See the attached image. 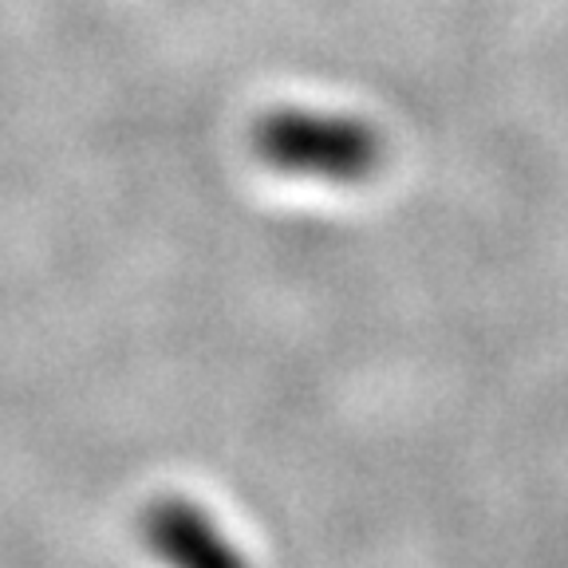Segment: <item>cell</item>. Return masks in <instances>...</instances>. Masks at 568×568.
I'll list each match as a JSON object with an SVG mask.
<instances>
[{
	"instance_id": "cell-1",
	"label": "cell",
	"mask_w": 568,
	"mask_h": 568,
	"mask_svg": "<svg viewBox=\"0 0 568 568\" xmlns=\"http://www.w3.org/2000/svg\"><path fill=\"white\" fill-rule=\"evenodd\" d=\"M257 151L281 174L359 182L379 166V134L352 115L273 111L257 126Z\"/></svg>"
},
{
	"instance_id": "cell-2",
	"label": "cell",
	"mask_w": 568,
	"mask_h": 568,
	"mask_svg": "<svg viewBox=\"0 0 568 568\" xmlns=\"http://www.w3.org/2000/svg\"><path fill=\"white\" fill-rule=\"evenodd\" d=\"M139 537L166 568H248L230 532L182 494L154 497L139 517Z\"/></svg>"
}]
</instances>
